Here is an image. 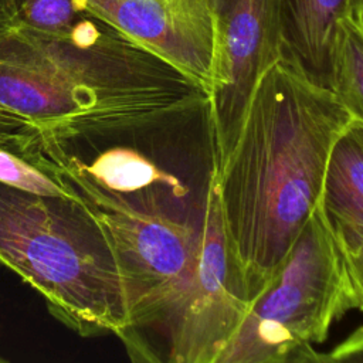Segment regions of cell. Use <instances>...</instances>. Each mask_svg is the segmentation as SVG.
Listing matches in <instances>:
<instances>
[{
	"mask_svg": "<svg viewBox=\"0 0 363 363\" xmlns=\"http://www.w3.org/2000/svg\"><path fill=\"white\" fill-rule=\"evenodd\" d=\"M0 102L65 146L186 123L207 109V91L84 6L41 31L0 0Z\"/></svg>",
	"mask_w": 363,
	"mask_h": 363,
	"instance_id": "6da1fadb",
	"label": "cell"
},
{
	"mask_svg": "<svg viewBox=\"0 0 363 363\" xmlns=\"http://www.w3.org/2000/svg\"><path fill=\"white\" fill-rule=\"evenodd\" d=\"M353 118L282 55L261 78L217 173L225 228L251 299L319 204L330 147Z\"/></svg>",
	"mask_w": 363,
	"mask_h": 363,
	"instance_id": "7a4b0ae2",
	"label": "cell"
},
{
	"mask_svg": "<svg viewBox=\"0 0 363 363\" xmlns=\"http://www.w3.org/2000/svg\"><path fill=\"white\" fill-rule=\"evenodd\" d=\"M0 262L79 336L121 339L128 330L113 245L79 196L31 193L0 182Z\"/></svg>",
	"mask_w": 363,
	"mask_h": 363,
	"instance_id": "3957f363",
	"label": "cell"
},
{
	"mask_svg": "<svg viewBox=\"0 0 363 363\" xmlns=\"http://www.w3.org/2000/svg\"><path fill=\"white\" fill-rule=\"evenodd\" d=\"M52 157L47 174L75 191L111 238L129 318L121 340L132 360H142L149 335L160 336L194 272L201 221L176 216L157 194H125L96 184L65 147Z\"/></svg>",
	"mask_w": 363,
	"mask_h": 363,
	"instance_id": "277c9868",
	"label": "cell"
},
{
	"mask_svg": "<svg viewBox=\"0 0 363 363\" xmlns=\"http://www.w3.org/2000/svg\"><path fill=\"white\" fill-rule=\"evenodd\" d=\"M350 309L343 257L318 204L278 271L251 299L217 363L322 362L312 346Z\"/></svg>",
	"mask_w": 363,
	"mask_h": 363,
	"instance_id": "5b68a950",
	"label": "cell"
},
{
	"mask_svg": "<svg viewBox=\"0 0 363 363\" xmlns=\"http://www.w3.org/2000/svg\"><path fill=\"white\" fill-rule=\"evenodd\" d=\"M251 296L230 241L211 163L200 224V250L190 282L159 337L170 363H217Z\"/></svg>",
	"mask_w": 363,
	"mask_h": 363,
	"instance_id": "8992f818",
	"label": "cell"
},
{
	"mask_svg": "<svg viewBox=\"0 0 363 363\" xmlns=\"http://www.w3.org/2000/svg\"><path fill=\"white\" fill-rule=\"evenodd\" d=\"M216 47L207 88L213 164L231 153L252 95L265 72L282 58L281 0H210Z\"/></svg>",
	"mask_w": 363,
	"mask_h": 363,
	"instance_id": "52a82bcc",
	"label": "cell"
},
{
	"mask_svg": "<svg viewBox=\"0 0 363 363\" xmlns=\"http://www.w3.org/2000/svg\"><path fill=\"white\" fill-rule=\"evenodd\" d=\"M207 91L216 47L210 0H78Z\"/></svg>",
	"mask_w": 363,
	"mask_h": 363,
	"instance_id": "ba28073f",
	"label": "cell"
},
{
	"mask_svg": "<svg viewBox=\"0 0 363 363\" xmlns=\"http://www.w3.org/2000/svg\"><path fill=\"white\" fill-rule=\"evenodd\" d=\"M319 204L340 251L363 238V123L356 119L330 147Z\"/></svg>",
	"mask_w": 363,
	"mask_h": 363,
	"instance_id": "9c48e42d",
	"label": "cell"
},
{
	"mask_svg": "<svg viewBox=\"0 0 363 363\" xmlns=\"http://www.w3.org/2000/svg\"><path fill=\"white\" fill-rule=\"evenodd\" d=\"M282 55L311 81L330 88L337 24L349 17V0H281Z\"/></svg>",
	"mask_w": 363,
	"mask_h": 363,
	"instance_id": "30bf717a",
	"label": "cell"
},
{
	"mask_svg": "<svg viewBox=\"0 0 363 363\" xmlns=\"http://www.w3.org/2000/svg\"><path fill=\"white\" fill-rule=\"evenodd\" d=\"M79 167L99 186L119 193L162 191L174 194L177 180L163 172L155 162L138 150L113 147L99 155L94 162L84 163L77 157Z\"/></svg>",
	"mask_w": 363,
	"mask_h": 363,
	"instance_id": "8fae6325",
	"label": "cell"
},
{
	"mask_svg": "<svg viewBox=\"0 0 363 363\" xmlns=\"http://www.w3.org/2000/svg\"><path fill=\"white\" fill-rule=\"evenodd\" d=\"M329 89L350 116L363 123V30L350 17L337 24Z\"/></svg>",
	"mask_w": 363,
	"mask_h": 363,
	"instance_id": "7c38bea8",
	"label": "cell"
},
{
	"mask_svg": "<svg viewBox=\"0 0 363 363\" xmlns=\"http://www.w3.org/2000/svg\"><path fill=\"white\" fill-rule=\"evenodd\" d=\"M0 147L43 170L51 153L61 146H54L34 122L0 102Z\"/></svg>",
	"mask_w": 363,
	"mask_h": 363,
	"instance_id": "4fadbf2b",
	"label": "cell"
},
{
	"mask_svg": "<svg viewBox=\"0 0 363 363\" xmlns=\"http://www.w3.org/2000/svg\"><path fill=\"white\" fill-rule=\"evenodd\" d=\"M0 182L31 193L78 197L75 191L65 189L44 170L3 147H0Z\"/></svg>",
	"mask_w": 363,
	"mask_h": 363,
	"instance_id": "5bb4252c",
	"label": "cell"
},
{
	"mask_svg": "<svg viewBox=\"0 0 363 363\" xmlns=\"http://www.w3.org/2000/svg\"><path fill=\"white\" fill-rule=\"evenodd\" d=\"M21 21L41 31H58L79 13L78 0H11Z\"/></svg>",
	"mask_w": 363,
	"mask_h": 363,
	"instance_id": "9a60e30c",
	"label": "cell"
},
{
	"mask_svg": "<svg viewBox=\"0 0 363 363\" xmlns=\"http://www.w3.org/2000/svg\"><path fill=\"white\" fill-rule=\"evenodd\" d=\"M354 309L363 312V238L349 250L340 251Z\"/></svg>",
	"mask_w": 363,
	"mask_h": 363,
	"instance_id": "2e32d148",
	"label": "cell"
},
{
	"mask_svg": "<svg viewBox=\"0 0 363 363\" xmlns=\"http://www.w3.org/2000/svg\"><path fill=\"white\" fill-rule=\"evenodd\" d=\"M322 362H363V326L352 332L328 354H322Z\"/></svg>",
	"mask_w": 363,
	"mask_h": 363,
	"instance_id": "e0dca14e",
	"label": "cell"
},
{
	"mask_svg": "<svg viewBox=\"0 0 363 363\" xmlns=\"http://www.w3.org/2000/svg\"><path fill=\"white\" fill-rule=\"evenodd\" d=\"M360 10H363V0H349L347 11H349L350 18H353Z\"/></svg>",
	"mask_w": 363,
	"mask_h": 363,
	"instance_id": "ac0fdd59",
	"label": "cell"
},
{
	"mask_svg": "<svg viewBox=\"0 0 363 363\" xmlns=\"http://www.w3.org/2000/svg\"><path fill=\"white\" fill-rule=\"evenodd\" d=\"M353 20L360 26V28L363 30V10H360L354 17H353Z\"/></svg>",
	"mask_w": 363,
	"mask_h": 363,
	"instance_id": "d6986e66",
	"label": "cell"
}]
</instances>
